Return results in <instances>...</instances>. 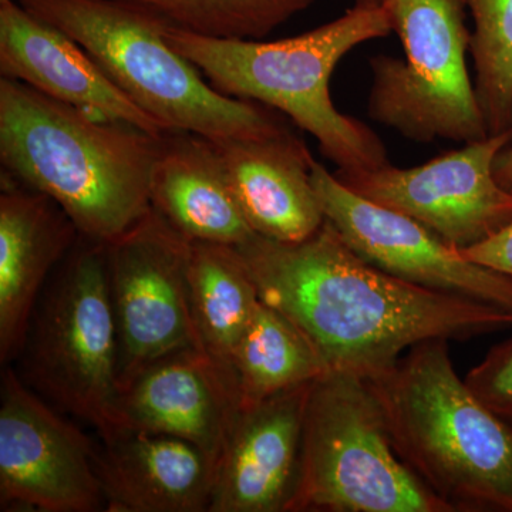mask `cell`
<instances>
[{"label":"cell","instance_id":"cell-1","mask_svg":"<svg viewBox=\"0 0 512 512\" xmlns=\"http://www.w3.org/2000/svg\"><path fill=\"white\" fill-rule=\"evenodd\" d=\"M235 248L261 301L302 329L329 370L372 379L417 343L512 326L511 312L421 288L369 264L328 220L305 241L255 235Z\"/></svg>","mask_w":512,"mask_h":512},{"label":"cell","instance_id":"cell-2","mask_svg":"<svg viewBox=\"0 0 512 512\" xmlns=\"http://www.w3.org/2000/svg\"><path fill=\"white\" fill-rule=\"evenodd\" d=\"M163 137L0 80L3 173L52 198L89 241L109 244L151 210Z\"/></svg>","mask_w":512,"mask_h":512},{"label":"cell","instance_id":"cell-3","mask_svg":"<svg viewBox=\"0 0 512 512\" xmlns=\"http://www.w3.org/2000/svg\"><path fill=\"white\" fill-rule=\"evenodd\" d=\"M384 6L353 5L340 18L288 39H217L167 28L168 43L190 60L218 92L282 111L318 140L339 170H375L389 164L386 146L363 121L340 113L330 77L346 55L392 33Z\"/></svg>","mask_w":512,"mask_h":512},{"label":"cell","instance_id":"cell-4","mask_svg":"<svg viewBox=\"0 0 512 512\" xmlns=\"http://www.w3.org/2000/svg\"><path fill=\"white\" fill-rule=\"evenodd\" d=\"M450 340L372 377L397 454L453 512H512V423L460 379Z\"/></svg>","mask_w":512,"mask_h":512},{"label":"cell","instance_id":"cell-5","mask_svg":"<svg viewBox=\"0 0 512 512\" xmlns=\"http://www.w3.org/2000/svg\"><path fill=\"white\" fill-rule=\"evenodd\" d=\"M96 60L111 82L167 131L211 141L278 133L269 107L215 90L168 43L167 20L126 0H19Z\"/></svg>","mask_w":512,"mask_h":512},{"label":"cell","instance_id":"cell-6","mask_svg":"<svg viewBox=\"0 0 512 512\" xmlns=\"http://www.w3.org/2000/svg\"><path fill=\"white\" fill-rule=\"evenodd\" d=\"M286 512H453L397 454L369 379L329 370L309 387Z\"/></svg>","mask_w":512,"mask_h":512},{"label":"cell","instance_id":"cell-7","mask_svg":"<svg viewBox=\"0 0 512 512\" xmlns=\"http://www.w3.org/2000/svg\"><path fill=\"white\" fill-rule=\"evenodd\" d=\"M16 360L30 389L92 426L101 441L123 431L106 245L80 237L40 296Z\"/></svg>","mask_w":512,"mask_h":512},{"label":"cell","instance_id":"cell-8","mask_svg":"<svg viewBox=\"0 0 512 512\" xmlns=\"http://www.w3.org/2000/svg\"><path fill=\"white\" fill-rule=\"evenodd\" d=\"M404 59L370 57V119L416 143L490 136L467 67L471 33L463 0H386Z\"/></svg>","mask_w":512,"mask_h":512},{"label":"cell","instance_id":"cell-9","mask_svg":"<svg viewBox=\"0 0 512 512\" xmlns=\"http://www.w3.org/2000/svg\"><path fill=\"white\" fill-rule=\"evenodd\" d=\"M191 244L154 208L104 244L120 392L157 360L185 349L204 350L188 295Z\"/></svg>","mask_w":512,"mask_h":512},{"label":"cell","instance_id":"cell-10","mask_svg":"<svg viewBox=\"0 0 512 512\" xmlns=\"http://www.w3.org/2000/svg\"><path fill=\"white\" fill-rule=\"evenodd\" d=\"M23 382L0 387V510L94 512L107 507L97 443Z\"/></svg>","mask_w":512,"mask_h":512},{"label":"cell","instance_id":"cell-11","mask_svg":"<svg viewBox=\"0 0 512 512\" xmlns=\"http://www.w3.org/2000/svg\"><path fill=\"white\" fill-rule=\"evenodd\" d=\"M512 143V133L464 144L412 168L384 164L375 170H338L350 191L380 207L400 212L466 249L512 221V192L498 184L494 164Z\"/></svg>","mask_w":512,"mask_h":512},{"label":"cell","instance_id":"cell-12","mask_svg":"<svg viewBox=\"0 0 512 512\" xmlns=\"http://www.w3.org/2000/svg\"><path fill=\"white\" fill-rule=\"evenodd\" d=\"M312 183L330 222L357 255L402 281L512 313V278L468 261L439 235L367 201L312 161Z\"/></svg>","mask_w":512,"mask_h":512},{"label":"cell","instance_id":"cell-13","mask_svg":"<svg viewBox=\"0 0 512 512\" xmlns=\"http://www.w3.org/2000/svg\"><path fill=\"white\" fill-rule=\"evenodd\" d=\"M312 383L241 409L215 466L208 512L288 511L298 483Z\"/></svg>","mask_w":512,"mask_h":512},{"label":"cell","instance_id":"cell-14","mask_svg":"<svg viewBox=\"0 0 512 512\" xmlns=\"http://www.w3.org/2000/svg\"><path fill=\"white\" fill-rule=\"evenodd\" d=\"M0 72L103 119L151 136L168 133L111 82L79 43L37 18L18 0L0 2Z\"/></svg>","mask_w":512,"mask_h":512},{"label":"cell","instance_id":"cell-15","mask_svg":"<svg viewBox=\"0 0 512 512\" xmlns=\"http://www.w3.org/2000/svg\"><path fill=\"white\" fill-rule=\"evenodd\" d=\"M121 429L190 441L217 463L241 412L234 379L204 350L185 349L147 366L120 392Z\"/></svg>","mask_w":512,"mask_h":512},{"label":"cell","instance_id":"cell-16","mask_svg":"<svg viewBox=\"0 0 512 512\" xmlns=\"http://www.w3.org/2000/svg\"><path fill=\"white\" fill-rule=\"evenodd\" d=\"M80 234L57 202L2 175L0 362L18 359L37 302Z\"/></svg>","mask_w":512,"mask_h":512},{"label":"cell","instance_id":"cell-17","mask_svg":"<svg viewBox=\"0 0 512 512\" xmlns=\"http://www.w3.org/2000/svg\"><path fill=\"white\" fill-rule=\"evenodd\" d=\"M212 143L256 235L295 244L322 227L326 217L312 183V154L288 127L268 136Z\"/></svg>","mask_w":512,"mask_h":512},{"label":"cell","instance_id":"cell-18","mask_svg":"<svg viewBox=\"0 0 512 512\" xmlns=\"http://www.w3.org/2000/svg\"><path fill=\"white\" fill-rule=\"evenodd\" d=\"M214 458L190 441L124 430L97 444L96 467L107 511H210Z\"/></svg>","mask_w":512,"mask_h":512},{"label":"cell","instance_id":"cell-19","mask_svg":"<svg viewBox=\"0 0 512 512\" xmlns=\"http://www.w3.org/2000/svg\"><path fill=\"white\" fill-rule=\"evenodd\" d=\"M150 200L151 208L191 242L239 247L256 235L217 148L197 134H165L151 175Z\"/></svg>","mask_w":512,"mask_h":512},{"label":"cell","instance_id":"cell-20","mask_svg":"<svg viewBox=\"0 0 512 512\" xmlns=\"http://www.w3.org/2000/svg\"><path fill=\"white\" fill-rule=\"evenodd\" d=\"M188 295L202 349L234 379L229 366L232 350L261 303L238 249L192 242Z\"/></svg>","mask_w":512,"mask_h":512},{"label":"cell","instance_id":"cell-21","mask_svg":"<svg viewBox=\"0 0 512 512\" xmlns=\"http://www.w3.org/2000/svg\"><path fill=\"white\" fill-rule=\"evenodd\" d=\"M229 366L241 409L315 382L329 372L302 329L262 301L232 350Z\"/></svg>","mask_w":512,"mask_h":512},{"label":"cell","instance_id":"cell-22","mask_svg":"<svg viewBox=\"0 0 512 512\" xmlns=\"http://www.w3.org/2000/svg\"><path fill=\"white\" fill-rule=\"evenodd\" d=\"M463 2L474 20V89L488 134L512 133V0Z\"/></svg>","mask_w":512,"mask_h":512},{"label":"cell","instance_id":"cell-23","mask_svg":"<svg viewBox=\"0 0 512 512\" xmlns=\"http://www.w3.org/2000/svg\"><path fill=\"white\" fill-rule=\"evenodd\" d=\"M168 23L217 39L261 40L319 0H126Z\"/></svg>","mask_w":512,"mask_h":512},{"label":"cell","instance_id":"cell-24","mask_svg":"<svg viewBox=\"0 0 512 512\" xmlns=\"http://www.w3.org/2000/svg\"><path fill=\"white\" fill-rule=\"evenodd\" d=\"M464 380L490 409L512 423V338L494 346Z\"/></svg>","mask_w":512,"mask_h":512},{"label":"cell","instance_id":"cell-25","mask_svg":"<svg viewBox=\"0 0 512 512\" xmlns=\"http://www.w3.org/2000/svg\"><path fill=\"white\" fill-rule=\"evenodd\" d=\"M468 261L476 262L512 278V221L490 238L473 247L460 249Z\"/></svg>","mask_w":512,"mask_h":512},{"label":"cell","instance_id":"cell-26","mask_svg":"<svg viewBox=\"0 0 512 512\" xmlns=\"http://www.w3.org/2000/svg\"><path fill=\"white\" fill-rule=\"evenodd\" d=\"M494 175L501 187L512 192V143L498 154L494 164Z\"/></svg>","mask_w":512,"mask_h":512},{"label":"cell","instance_id":"cell-27","mask_svg":"<svg viewBox=\"0 0 512 512\" xmlns=\"http://www.w3.org/2000/svg\"><path fill=\"white\" fill-rule=\"evenodd\" d=\"M384 2H386V0H353V5L377 8V6H383Z\"/></svg>","mask_w":512,"mask_h":512},{"label":"cell","instance_id":"cell-28","mask_svg":"<svg viewBox=\"0 0 512 512\" xmlns=\"http://www.w3.org/2000/svg\"><path fill=\"white\" fill-rule=\"evenodd\" d=\"M0 2H3V0H0ZM18 2H19V0H18Z\"/></svg>","mask_w":512,"mask_h":512}]
</instances>
